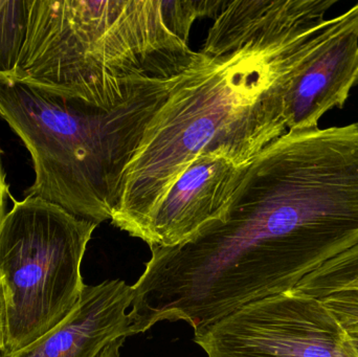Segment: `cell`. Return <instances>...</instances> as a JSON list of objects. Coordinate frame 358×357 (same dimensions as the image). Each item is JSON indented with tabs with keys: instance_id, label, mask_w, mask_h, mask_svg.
Wrapping results in <instances>:
<instances>
[{
	"instance_id": "6da1fadb",
	"label": "cell",
	"mask_w": 358,
	"mask_h": 357,
	"mask_svg": "<svg viewBox=\"0 0 358 357\" xmlns=\"http://www.w3.org/2000/svg\"><path fill=\"white\" fill-rule=\"evenodd\" d=\"M357 243L358 122L289 130L246 168L224 215L151 249L130 314L143 333L163 321L198 333Z\"/></svg>"
},
{
	"instance_id": "7a4b0ae2",
	"label": "cell",
	"mask_w": 358,
	"mask_h": 357,
	"mask_svg": "<svg viewBox=\"0 0 358 357\" xmlns=\"http://www.w3.org/2000/svg\"><path fill=\"white\" fill-rule=\"evenodd\" d=\"M323 0H234L214 17L126 167L113 226L142 239L157 207L199 153L241 167L287 132L284 80L299 41L325 23Z\"/></svg>"
},
{
	"instance_id": "3957f363",
	"label": "cell",
	"mask_w": 358,
	"mask_h": 357,
	"mask_svg": "<svg viewBox=\"0 0 358 357\" xmlns=\"http://www.w3.org/2000/svg\"><path fill=\"white\" fill-rule=\"evenodd\" d=\"M225 0H31L10 79L113 110L152 80L182 73L194 23Z\"/></svg>"
},
{
	"instance_id": "277c9868",
	"label": "cell",
	"mask_w": 358,
	"mask_h": 357,
	"mask_svg": "<svg viewBox=\"0 0 358 357\" xmlns=\"http://www.w3.org/2000/svg\"><path fill=\"white\" fill-rule=\"evenodd\" d=\"M176 77L152 80L113 110L0 79V117L33 159L27 196L96 224L110 220L126 167Z\"/></svg>"
},
{
	"instance_id": "5b68a950",
	"label": "cell",
	"mask_w": 358,
	"mask_h": 357,
	"mask_svg": "<svg viewBox=\"0 0 358 357\" xmlns=\"http://www.w3.org/2000/svg\"><path fill=\"white\" fill-rule=\"evenodd\" d=\"M99 224L37 197L16 201L0 228L4 346L12 356L60 324L79 303L82 260Z\"/></svg>"
},
{
	"instance_id": "8992f818",
	"label": "cell",
	"mask_w": 358,
	"mask_h": 357,
	"mask_svg": "<svg viewBox=\"0 0 358 357\" xmlns=\"http://www.w3.org/2000/svg\"><path fill=\"white\" fill-rule=\"evenodd\" d=\"M194 342L208 357H357L325 303L294 289L231 312Z\"/></svg>"
},
{
	"instance_id": "52a82bcc",
	"label": "cell",
	"mask_w": 358,
	"mask_h": 357,
	"mask_svg": "<svg viewBox=\"0 0 358 357\" xmlns=\"http://www.w3.org/2000/svg\"><path fill=\"white\" fill-rule=\"evenodd\" d=\"M358 82V3L305 36L286 73L287 131L315 129Z\"/></svg>"
},
{
	"instance_id": "ba28073f",
	"label": "cell",
	"mask_w": 358,
	"mask_h": 357,
	"mask_svg": "<svg viewBox=\"0 0 358 357\" xmlns=\"http://www.w3.org/2000/svg\"><path fill=\"white\" fill-rule=\"evenodd\" d=\"M246 168L222 150L199 153L174 182L141 240L150 249L176 247L219 219L231 205Z\"/></svg>"
},
{
	"instance_id": "9c48e42d",
	"label": "cell",
	"mask_w": 358,
	"mask_h": 357,
	"mask_svg": "<svg viewBox=\"0 0 358 357\" xmlns=\"http://www.w3.org/2000/svg\"><path fill=\"white\" fill-rule=\"evenodd\" d=\"M134 289L125 281L85 285L75 309L35 343L0 357H96L120 337L134 335L129 308Z\"/></svg>"
},
{
	"instance_id": "30bf717a",
	"label": "cell",
	"mask_w": 358,
	"mask_h": 357,
	"mask_svg": "<svg viewBox=\"0 0 358 357\" xmlns=\"http://www.w3.org/2000/svg\"><path fill=\"white\" fill-rule=\"evenodd\" d=\"M294 291L317 299L341 291H358V243L305 277Z\"/></svg>"
},
{
	"instance_id": "8fae6325",
	"label": "cell",
	"mask_w": 358,
	"mask_h": 357,
	"mask_svg": "<svg viewBox=\"0 0 358 357\" xmlns=\"http://www.w3.org/2000/svg\"><path fill=\"white\" fill-rule=\"evenodd\" d=\"M31 0H0V79L14 75L27 40Z\"/></svg>"
},
{
	"instance_id": "7c38bea8",
	"label": "cell",
	"mask_w": 358,
	"mask_h": 357,
	"mask_svg": "<svg viewBox=\"0 0 358 357\" xmlns=\"http://www.w3.org/2000/svg\"><path fill=\"white\" fill-rule=\"evenodd\" d=\"M8 196V186L6 184V174H4L3 168L1 163V150H0V228L2 222L6 216V199Z\"/></svg>"
},
{
	"instance_id": "4fadbf2b",
	"label": "cell",
	"mask_w": 358,
	"mask_h": 357,
	"mask_svg": "<svg viewBox=\"0 0 358 357\" xmlns=\"http://www.w3.org/2000/svg\"><path fill=\"white\" fill-rule=\"evenodd\" d=\"M126 339H127V337H120V339L111 342V343H109L96 357H121L120 356V350L123 347Z\"/></svg>"
},
{
	"instance_id": "5bb4252c",
	"label": "cell",
	"mask_w": 358,
	"mask_h": 357,
	"mask_svg": "<svg viewBox=\"0 0 358 357\" xmlns=\"http://www.w3.org/2000/svg\"><path fill=\"white\" fill-rule=\"evenodd\" d=\"M4 333H6V303H4L3 289L0 283V354L3 349Z\"/></svg>"
},
{
	"instance_id": "9a60e30c",
	"label": "cell",
	"mask_w": 358,
	"mask_h": 357,
	"mask_svg": "<svg viewBox=\"0 0 358 357\" xmlns=\"http://www.w3.org/2000/svg\"><path fill=\"white\" fill-rule=\"evenodd\" d=\"M345 329H346L351 347L353 348L358 357V324L350 325V326L345 327Z\"/></svg>"
}]
</instances>
